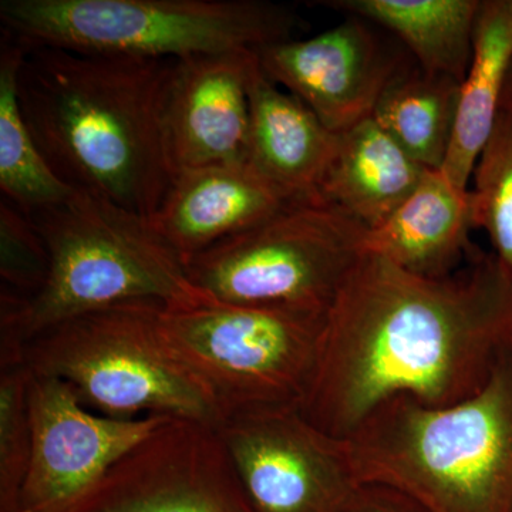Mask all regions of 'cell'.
Segmentation results:
<instances>
[{
    "mask_svg": "<svg viewBox=\"0 0 512 512\" xmlns=\"http://www.w3.org/2000/svg\"><path fill=\"white\" fill-rule=\"evenodd\" d=\"M512 345V289L493 255L444 278L363 254L326 313L303 416L346 440L379 404L450 406L476 394Z\"/></svg>",
    "mask_w": 512,
    "mask_h": 512,
    "instance_id": "cell-1",
    "label": "cell"
},
{
    "mask_svg": "<svg viewBox=\"0 0 512 512\" xmlns=\"http://www.w3.org/2000/svg\"><path fill=\"white\" fill-rule=\"evenodd\" d=\"M174 62L25 46L20 109L60 180L156 214L173 181L163 111Z\"/></svg>",
    "mask_w": 512,
    "mask_h": 512,
    "instance_id": "cell-2",
    "label": "cell"
},
{
    "mask_svg": "<svg viewBox=\"0 0 512 512\" xmlns=\"http://www.w3.org/2000/svg\"><path fill=\"white\" fill-rule=\"evenodd\" d=\"M345 441L360 484L392 488L426 512H512V345L468 399L436 407L393 397Z\"/></svg>",
    "mask_w": 512,
    "mask_h": 512,
    "instance_id": "cell-3",
    "label": "cell"
},
{
    "mask_svg": "<svg viewBox=\"0 0 512 512\" xmlns=\"http://www.w3.org/2000/svg\"><path fill=\"white\" fill-rule=\"evenodd\" d=\"M49 252L35 298L0 291V367L25 365V346L43 330L120 303L165 306L207 298L150 220L103 195L74 188L60 204L29 215Z\"/></svg>",
    "mask_w": 512,
    "mask_h": 512,
    "instance_id": "cell-4",
    "label": "cell"
},
{
    "mask_svg": "<svg viewBox=\"0 0 512 512\" xmlns=\"http://www.w3.org/2000/svg\"><path fill=\"white\" fill-rule=\"evenodd\" d=\"M164 306L127 302L63 320L25 346V366L62 380L100 416H161L220 427L217 404L165 338Z\"/></svg>",
    "mask_w": 512,
    "mask_h": 512,
    "instance_id": "cell-5",
    "label": "cell"
},
{
    "mask_svg": "<svg viewBox=\"0 0 512 512\" xmlns=\"http://www.w3.org/2000/svg\"><path fill=\"white\" fill-rule=\"evenodd\" d=\"M3 32L25 46L180 60L291 39L296 16L262 0H2Z\"/></svg>",
    "mask_w": 512,
    "mask_h": 512,
    "instance_id": "cell-6",
    "label": "cell"
},
{
    "mask_svg": "<svg viewBox=\"0 0 512 512\" xmlns=\"http://www.w3.org/2000/svg\"><path fill=\"white\" fill-rule=\"evenodd\" d=\"M326 313L200 301L164 306L165 338L210 393L222 423L235 416L301 409Z\"/></svg>",
    "mask_w": 512,
    "mask_h": 512,
    "instance_id": "cell-7",
    "label": "cell"
},
{
    "mask_svg": "<svg viewBox=\"0 0 512 512\" xmlns=\"http://www.w3.org/2000/svg\"><path fill=\"white\" fill-rule=\"evenodd\" d=\"M366 228L322 200L293 201L274 217L194 256L188 279L227 305L328 312L365 254Z\"/></svg>",
    "mask_w": 512,
    "mask_h": 512,
    "instance_id": "cell-8",
    "label": "cell"
},
{
    "mask_svg": "<svg viewBox=\"0 0 512 512\" xmlns=\"http://www.w3.org/2000/svg\"><path fill=\"white\" fill-rule=\"evenodd\" d=\"M217 431L256 512H343L360 487L346 441L301 409L231 417Z\"/></svg>",
    "mask_w": 512,
    "mask_h": 512,
    "instance_id": "cell-9",
    "label": "cell"
},
{
    "mask_svg": "<svg viewBox=\"0 0 512 512\" xmlns=\"http://www.w3.org/2000/svg\"><path fill=\"white\" fill-rule=\"evenodd\" d=\"M69 512H256L217 427L168 419Z\"/></svg>",
    "mask_w": 512,
    "mask_h": 512,
    "instance_id": "cell-10",
    "label": "cell"
},
{
    "mask_svg": "<svg viewBox=\"0 0 512 512\" xmlns=\"http://www.w3.org/2000/svg\"><path fill=\"white\" fill-rule=\"evenodd\" d=\"M29 373L33 450L18 512H69L117 461L170 419L100 416L62 380Z\"/></svg>",
    "mask_w": 512,
    "mask_h": 512,
    "instance_id": "cell-11",
    "label": "cell"
},
{
    "mask_svg": "<svg viewBox=\"0 0 512 512\" xmlns=\"http://www.w3.org/2000/svg\"><path fill=\"white\" fill-rule=\"evenodd\" d=\"M256 55L272 82L338 134L372 117L384 87L403 63L355 16L311 39L284 40Z\"/></svg>",
    "mask_w": 512,
    "mask_h": 512,
    "instance_id": "cell-12",
    "label": "cell"
},
{
    "mask_svg": "<svg viewBox=\"0 0 512 512\" xmlns=\"http://www.w3.org/2000/svg\"><path fill=\"white\" fill-rule=\"evenodd\" d=\"M256 52L175 60L163 111L165 153L174 175L248 163L249 77Z\"/></svg>",
    "mask_w": 512,
    "mask_h": 512,
    "instance_id": "cell-13",
    "label": "cell"
},
{
    "mask_svg": "<svg viewBox=\"0 0 512 512\" xmlns=\"http://www.w3.org/2000/svg\"><path fill=\"white\" fill-rule=\"evenodd\" d=\"M293 201L251 164L198 168L174 175L150 224L187 265Z\"/></svg>",
    "mask_w": 512,
    "mask_h": 512,
    "instance_id": "cell-14",
    "label": "cell"
},
{
    "mask_svg": "<svg viewBox=\"0 0 512 512\" xmlns=\"http://www.w3.org/2000/svg\"><path fill=\"white\" fill-rule=\"evenodd\" d=\"M473 228V192L451 184L440 170H427L392 215L366 229L363 249L410 274L444 278L476 255L470 244Z\"/></svg>",
    "mask_w": 512,
    "mask_h": 512,
    "instance_id": "cell-15",
    "label": "cell"
},
{
    "mask_svg": "<svg viewBox=\"0 0 512 512\" xmlns=\"http://www.w3.org/2000/svg\"><path fill=\"white\" fill-rule=\"evenodd\" d=\"M338 144L339 134L279 89L256 60L249 77L248 164L292 200H322L320 187Z\"/></svg>",
    "mask_w": 512,
    "mask_h": 512,
    "instance_id": "cell-16",
    "label": "cell"
},
{
    "mask_svg": "<svg viewBox=\"0 0 512 512\" xmlns=\"http://www.w3.org/2000/svg\"><path fill=\"white\" fill-rule=\"evenodd\" d=\"M427 170L369 117L339 133L320 198L372 229L416 190Z\"/></svg>",
    "mask_w": 512,
    "mask_h": 512,
    "instance_id": "cell-17",
    "label": "cell"
},
{
    "mask_svg": "<svg viewBox=\"0 0 512 512\" xmlns=\"http://www.w3.org/2000/svg\"><path fill=\"white\" fill-rule=\"evenodd\" d=\"M512 66V0H480L473 55L460 87L456 127L443 167L451 184L468 190L497 123Z\"/></svg>",
    "mask_w": 512,
    "mask_h": 512,
    "instance_id": "cell-18",
    "label": "cell"
},
{
    "mask_svg": "<svg viewBox=\"0 0 512 512\" xmlns=\"http://www.w3.org/2000/svg\"><path fill=\"white\" fill-rule=\"evenodd\" d=\"M325 8L369 20L403 40L424 72L463 82L480 0H329Z\"/></svg>",
    "mask_w": 512,
    "mask_h": 512,
    "instance_id": "cell-19",
    "label": "cell"
},
{
    "mask_svg": "<svg viewBox=\"0 0 512 512\" xmlns=\"http://www.w3.org/2000/svg\"><path fill=\"white\" fill-rule=\"evenodd\" d=\"M461 83L402 63L380 94L372 117L413 160L440 170L456 127Z\"/></svg>",
    "mask_w": 512,
    "mask_h": 512,
    "instance_id": "cell-20",
    "label": "cell"
},
{
    "mask_svg": "<svg viewBox=\"0 0 512 512\" xmlns=\"http://www.w3.org/2000/svg\"><path fill=\"white\" fill-rule=\"evenodd\" d=\"M25 46L3 32L0 40V190L23 212L53 207L73 187L49 167L20 109L18 76Z\"/></svg>",
    "mask_w": 512,
    "mask_h": 512,
    "instance_id": "cell-21",
    "label": "cell"
},
{
    "mask_svg": "<svg viewBox=\"0 0 512 512\" xmlns=\"http://www.w3.org/2000/svg\"><path fill=\"white\" fill-rule=\"evenodd\" d=\"M473 178L476 228L490 237L491 255L512 289V109L500 110Z\"/></svg>",
    "mask_w": 512,
    "mask_h": 512,
    "instance_id": "cell-22",
    "label": "cell"
},
{
    "mask_svg": "<svg viewBox=\"0 0 512 512\" xmlns=\"http://www.w3.org/2000/svg\"><path fill=\"white\" fill-rule=\"evenodd\" d=\"M26 366L0 369V512H18L33 450Z\"/></svg>",
    "mask_w": 512,
    "mask_h": 512,
    "instance_id": "cell-23",
    "label": "cell"
},
{
    "mask_svg": "<svg viewBox=\"0 0 512 512\" xmlns=\"http://www.w3.org/2000/svg\"><path fill=\"white\" fill-rule=\"evenodd\" d=\"M50 259L35 222L6 198L0 201V291L35 298L49 276Z\"/></svg>",
    "mask_w": 512,
    "mask_h": 512,
    "instance_id": "cell-24",
    "label": "cell"
},
{
    "mask_svg": "<svg viewBox=\"0 0 512 512\" xmlns=\"http://www.w3.org/2000/svg\"><path fill=\"white\" fill-rule=\"evenodd\" d=\"M343 512H426L406 495L377 484H360Z\"/></svg>",
    "mask_w": 512,
    "mask_h": 512,
    "instance_id": "cell-25",
    "label": "cell"
},
{
    "mask_svg": "<svg viewBox=\"0 0 512 512\" xmlns=\"http://www.w3.org/2000/svg\"><path fill=\"white\" fill-rule=\"evenodd\" d=\"M512 109V66L508 74L507 84L504 87L503 99H501V109Z\"/></svg>",
    "mask_w": 512,
    "mask_h": 512,
    "instance_id": "cell-26",
    "label": "cell"
}]
</instances>
